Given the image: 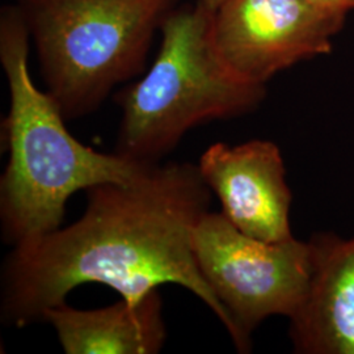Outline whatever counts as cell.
Masks as SVG:
<instances>
[{"label":"cell","mask_w":354,"mask_h":354,"mask_svg":"<svg viewBox=\"0 0 354 354\" xmlns=\"http://www.w3.org/2000/svg\"><path fill=\"white\" fill-rule=\"evenodd\" d=\"M346 15L306 0H227L213 15L210 42L234 75L266 86L291 66L329 54Z\"/></svg>","instance_id":"obj_6"},{"label":"cell","mask_w":354,"mask_h":354,"mask_svg":"<svg viewBox=\"0 0 354 354\" xmlns=\"http://www.w3.org/2000/svg\"><path fill=\"white\" fill-rule=\"evenodd\" d=\"M205 8H207L210 12L214 13L225 1L227 0H198Z\"/></svg>","instance_id":"obj_11"},{"label":"cell","mask_w":354,"mask_h":354,"mask_svg":"<svg viewBox=\"0 0 354 354\" xmlns=\"http://www.w3.org/2000/svg\"><path fill=\"white\" fill-rule=\"evenodd\" d=\"M84 214L68 227L15 245L1 270L4 323L24 328L83 283H102L138 302L165 283L192 291L232 335L227 311L203 279L193 232L212 189L198 165H155L130 183L86 190Z\"/></svg>","instance_id":"obj_1"},{"label":"cell","mask_w":354,"mask_h":354,"mask_svg":"<svg viewBox=\"0 0 354 354\" xmlns=\"http://www.w3.org/2000/svg\"><path fill=\"white\" fill-rule=\"evenodd\" d=\"M197 266L232 323L241 353L272 317L290 319L302 304L313 273L311 241L269 243L243 234L222 213L203 215L193 232Z\"/></svg>","instance_id":"obj_5"},{"label":"cell","mask_w":354,"mask_h":354,"mask_svg":"<svg viewBox=\"0 0 354 354\" xmlns=\"http://www.w3.org/2000/svg\"><path fill=\"white\" fill-rule=\"evenodd\" d=\"M200 172L222 205V214L243 234L269 243L290 241L291 190L279 146L253 140L214 143L203 152Z\"/></svg>","instance_id":"obj_7"},{"label":"cell","mask_w":354,"mask_h":354,"mask_svg":"<svg viewBox=\"0 0 354 354\" xmlns=\"http://www.w3.org/2000/svg\"><path fill=\"white\" fill-rule=\"evenodd\" d=\"M46 92L67 121L96 112L140 75L180 0H16Z\"/></svg>","instance_id":"obj_4"},{"label":"cell","mask_w":354,"mask_h":354,"mask_svg":"<svg viewBox=\"0 0 354 354\" xmlns=\"http://www.w3.org/2000/svg\"><path fill=\"white\" fill-rule=\"evenodd\" d=\"M42 322L55 329L66 354H155L167 339L158 290L138 302L121 298L96 310H76L64 302L48 308Z\"/></svg>","instance_id":"obj_9"},{"label":"cell","mask_w":354,"mask_h":354,"mask_svg":"<svg viewBox=\"0 0 354 354\" xmlns=\"http://www.w3.org/2000/svg\"><path fill=\"white\" fill-rule=\"evenodd\" d=\"M304 301L289 319L299 354H354V238L317 234Z\"/></svg>","instance_id":"obj_8"},{"label":"cell","mask_w":354,"mask_h":354,"mask_svg":"<svg viewBox=\"0 0 354 354\" xmlns=\"http://www.w3.org/2000/svg\"><path fill=\"white\" fill-rule=\"evenodd\" d=\"M29 42L19 8L6 6L0 12V62L11 108L3 122L10 159L0 180V222L12 247L61 227L66 203L75 192L130 183L155 165L95 151L73 137L57 102L32 80Z\"/></svg>","instance_id":"obj_2"},{"label":"cell","mask_w":354,"mask_h":354,"mask_svg":"<svg viewBox=\"0 0 354 354\" xmlns=\"http://www.w3.org/2000/svg\"><path fill=\"white\" fill-rule=\"evenodd\" d=\"M213 15L197 0L167 17L150 70L115 95L121 122L114 152L158 165L193 127L251 113L264 102L266 86L241 80L216 57Z\"/></svg>","instance_id":"obj_3"},{"label":"cell","mask_w":354,"mask_h":354,"mask_svg":"<svg viewBox=\"0 0 354 354\" xmlns=\"http://www.w3.org/2000/svg\"><path fill=\"white\" fill-rule=\"evenodd\" d=\"M314 6L332 11L349 13L354 10V0H306Z\"/></svg>","instance_id":"obj_10"}]
</instances>
